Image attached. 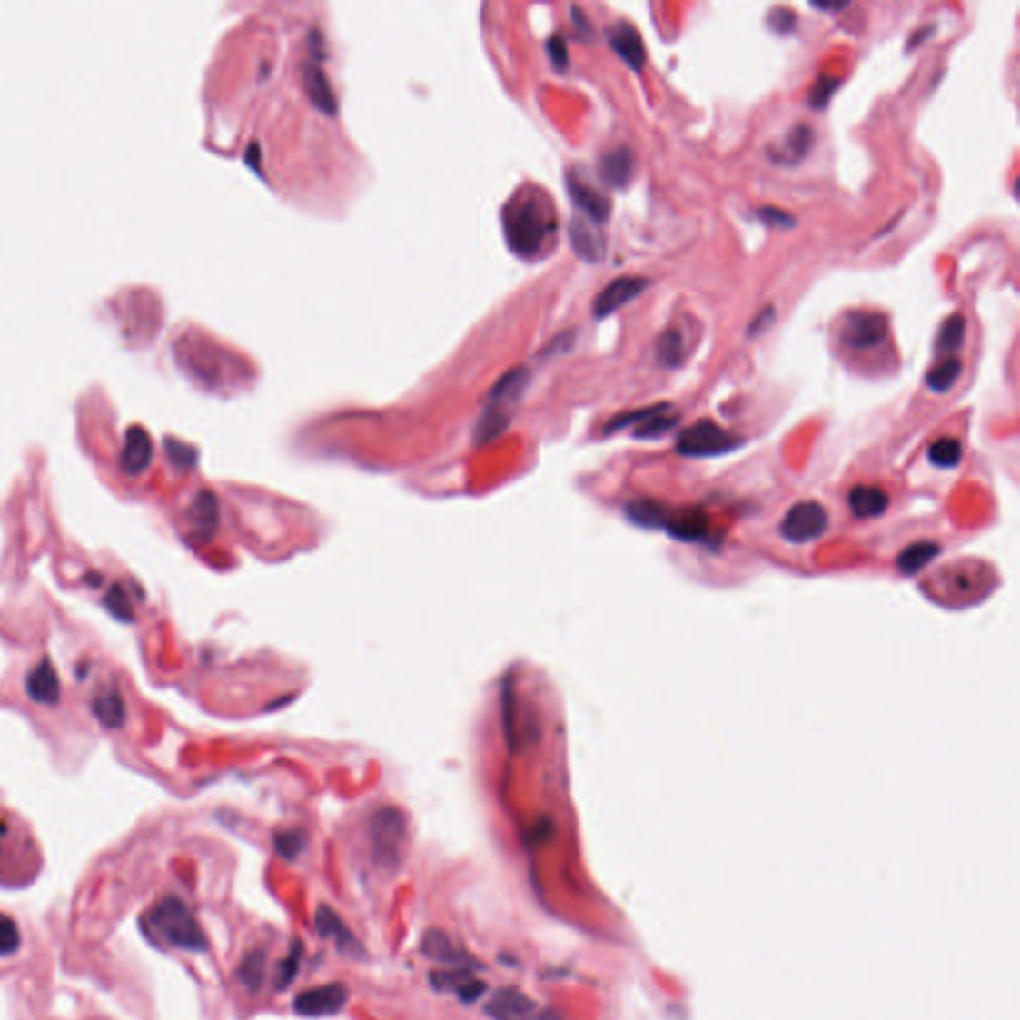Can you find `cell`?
<instances>
[{
  "label": "cell",
  "instance_id": "24",
  "mask_svg": "<svg viewBox=\"0 0 1020 1020\" xmlns=\"http://www.w3.org/2000/svg\"><path fill=\"white\" fill-rule=\"evenodd\" d=\"M303 955H305V946H303L302 939H293L292 945H290V951H287V955H285V959L280 965H277L275 981H273L275 991H287V988L293 985L297 973H300Z\"/></svg>",
  "mask_w": 1020,
  "mask_h": 1020
},
{
  "label": "cell",
  "instance_id": "28",
  "mask_svg": "<svg viewBox=\"0 0 1020 1020\" xmlns=\"http://www.w3.org/2000/svg\"><path fill=\"white\" fill-rule=\"evenodd\" d=\"M666 529L679 540H699L706 534L708 520L702 512H688L684 517L668 520Z\"/></svg>",
  "mask_w": 1020,
  "mask_h": 1020
},
{
  "label": "cell",
  "instance_id": "36",
  "mask_svg": "<svg viewBox=\"0 0 1020 1020\" xmlns=\"http://www.w3.org/2000/svg\"><path fill=\"white\" fill-rule=\"evenodd\" d=\"M664 413H666V411L652 415L650 419L642 421V425L636 429L634 435L640 437V439H656V437L664 435V432H668L678 422V417H668Z\"/></svg>",
  "mask_w": 1020,
  "mask_h": 1020
},
{
  "label": "cell",
  "instance_id": "27",
  "mask_svg": "<svg viewBox=\"0 0 1020 1020\" xmlns=\"http://www.w3.org/2000/svg\"><path fill=\"white\" fill-rule=\"evenodd\" d=\"M961 371H963V363L959 359L956 357L945 359L926 373V387L933 389L935 393H945V391H949L956 383Z\"/></svg>",
  "mask_w": 1020,
  "mask_h": 1020
},
{
  "label": "cell",
  "instance_id": "21",
  "mask_svg": "<svg viewBox=\"0 0 1020 1020\" xmlns=\"http://www.w3.org/2000/svg\"><path fill=\"white\" fill-rule=\"evenodd\" d=\"M92 712L102 726L120 728L126 721V706H124L120 689L116 686L102 688L92 702Z\"/></svg>",
  "mask_w": 1020,
  "mask_h": 1020
},
{
  "label": "cell",
  "instance_id": "23",
  "mask_svg": "<svg viewBox=\"0 0 1020 1020\" xmlns=\"http://www.w3.org/2000/svg\"><path fill=\"white\" fill-rule=\"evenodd\" d=\"M811 144L813 132L806 124H801V126H796L787 134V138L783 140L777 152H769V158L779 163H797L807 156Z\"/></svg>",
  "mask_w": 1020,
  "mask_h": 1020
},
{
  "label": "cell",
  "instance_id": "33",
  "mask_svg": "<svg viewBox=\"0 0 1020 1020\" xmlns=\"http://www.w3.org/2000/svg\"><path fill=\"white\" fill-rule=\"evenodd\" d=\"M965 342V319L963 315H951L943 323L939 337H936V349L939 352H956Z\"/></svg>",
  "mask_w": 1020,
  "mask_h": 1020
},
{
  "label": "cell",
  "instance_id": "30",
  "mask_svg": "<svg viewBox=\"0 0 1020 1020\" xmlns=\"http://www.w3.org/2000/svg\"><path fill=\"white\" fill-rule=\"evenodd\" d=\"M273 847L285 861H295L307 847V836L300 829L280 831L273 836Z\"/></svg>",
  "mask_w": 1020,
  "mask_h": 1020
},
{
  "label": "cell",
  "instance_id": "9",
  "mask_svg": "<svg viewBox=\"0 0 1020 1020\" xmlns=\"http://www.w3.org/2000/svg\"><path fill=\"white\" fill-rule=\"evenodd\" d=\"M484 1015L492 1020H540L542 1008L520 988L504 986L484 1005Z\"/></svg>",
  "mask_w": 1020,
  "mask_h": 1020
},
{
  "label": "cell",
  "instance_id": "32",
  "mask_svg": "<svg viewBox=\"0 0 1020 1020\" xmlns=\"http://www.w3.org/2000/svg\"><path fill=\"white\" fill-rule=\"evenodd\" d=\"M658 359L668 369H676L684 361V342L678 332H666L658 342Z\"/></svg>",
  "mask_w": 1020,
  "mask_h": 1020
},
{
  "label": "cell",
  "instance_id": "17",
  "mask_svg": "<svg viewBox=\"0 0 1020 1020\" xmlns=\"http://www.w3.org/2000/svg\"><path fill=\"white\" fill-rule=\"evenodd\" d=\"M26 694L36 704H56L60 699V682L53 662L45 658L28 672Z\"/></svg>",
  "mask_w": 1020,
  "mask_h": 1020
},
{
  "label": "cell",
  "instance_id": "12",
  "mask_svg": "<svg viewBox=\"0 0 1020 1020\" xmlns=\"http://www.w3.org/2000/svg\"><path fill=\"white\" fill-rule=\"evenodd\" d=\"M606 38L610 43L614 53L620 56L632 70H642L646 64V46L640 33L626 20H618L612 26H608Z\"/></svg>",
  "mask_w": 1020,
  "mask_h": 1020
},
{
  "label": "cell",
  "instance_id": "35",
  "mask_svg": "<svg viewBox=\"0 0 1020 1020\" xmlns=\"http://www.w3.org/2000/svg\"><path fill=\"white\" fill-rule=\"evenodd\" d=\"M20 949V929L15 919L0 913V956H10Z\"/></svg>",
  "mask_w": 1020,
  "mask_h": 1020
},
{
  "label": "cell",
  "instance_id": "13",
  "mask_svg": "<svg viewBox=\"0 0 1020 1020\" xmlns=\"http://www.w3.org/2000/svg\"><path fill=\"white\" fill-rule=\"evenodd\" d=\"M570 242L576 255L589 263H599L606 255V240L599 223L589 218H574L570 223Z\"/></svg>",
  "mask_w": 1020,
  "mask_h": 1020
},
{
  "label": "cell",
  "instance_id": "8",
  "mask_svg": "<svg viewBox=\"0 0 1020 1020\" xmlns=\"http://www.w3.org/2000/svg\"><path fill=\"white\" fill-rule=\"evenodd\" d=\"M315 929L322 939L333 941L337 953L345 956V959L363 961L367 951L363 943H361L353 931L349 929L347 923L339 916V913L332 905H319L315 911Z\"/></svg>",
  "mask_w": 1020,
  "mask_h": 1020
},
{
  "label": "cell",
  "instance_id": "19",
  "mask_svg": "<svg viewBox=\"0 0 1020 1020\" xmlns=\"http://www.w3.org/2000/svg\"><path fill=\"white\" fill-rule=\"evenodd\" d=\"M600 176L612 188H626L634 176V156L632 152L620 146L604 153L600 162Z\"/></svg>",
  "mask_w": 1020,
  "mask_h": 1020
},
{
  "label": "cell",
  "instance_id": "6",
  "mask_svg": "<svg viewBox=\"0 0 1020 1020\" xmlns=\"http://www.w3.org/2000/svg\"><path fill=\"white\" fill-rule=\"evenodd\" d=\"M827 512L819 502L803 500L791 507L781 520V537L793 544H806L819 539L827 530Z\"/></svg>",
  "mask_w": 1020,
  "mask_h": 1020
},
{
  "label": "cell",
  "instance_id": "11",
  "mask_svg": "<svg viewBox=\"0 0 1020 1020\" xmlns=\"http://www.w3.org/2000/svg\"><path fill=\"white\" fill-rule=\"evenodd\" d=\"M648 285H650V280H646V277H638V275L618 277V280L608 283L599 293V297L594 300V315L602 319L618 312V309L624 307L626 303H630L642 292H646Z\"/></svg>",
  "mask_w": 1020,
  "mask_h": 1020
},
{
  "label": "cell",
  "instance_id": "38",
  "mask_svg": "<svg viewBox=\"0 0 1020 1020\" xmlns=\"http://www.w3.org/2000/svg\"><path fill=\"white\" fill-rule=\"evenodd\" d=\"M668 409H672V407H669L668 403H662V405H654V407L640 409V411H632V413H624V415H620V417H616V419L610 422V425L606 427V432H614V431L622 429V427L634 425V422H642V421H646V419H650L652 415L662 413V411H668Z\"/></svg>",
  "mask_w": 1020,
  "mask_h": 1020
},
{
  "label": "cell",
  "instance_id": "40",
  "mask_svg": "<svg viewBox=\"0 0 1020 1020\" xmlns=\"http://www.w3.org/2000/svg\"><path fill=\"white\" fill-rule=\"evenodd\" d=\"M546 50H549V56L552 60V64L556 70L564 72L570 64V58H569V48H566V43L562 36H552L549 43H546Z\"/></svg>",
  "mask_w": 1020,
  "mask_h": 1020
},
{
  "label": "cell",
  "instance_id": "25",
  "mask_svg": "<svg viewBox=\"0 0 1020 1020\" xmlns=\"http://www.w3.org/2000/svg\"><path fill=\"white\" fill-rule=\"evenodd\" d=\"M941 552L939 544L935 542H915L911 544L909 549H905L901 552V556L897 559L899 564V570L903 574H916L919 572L923 566L929 564L936 554Z\"/></svg>",
  "mask_w": 1020,
  "mask_h": 1020
},
{
  "label": "cell",
  "instance_id": "37",
  "mask_svg": "<svg viewBox=\"0 0 1020 1020\" xmlns=\"http://www.w3.org/2000/svg\"><path fill=\"white\" fill-rule=\"evenodd\" d=\"M839 84H841V80H839V78L821 76V78L816 82V86H813V90H811L809 104H811L813 108L823 110V108H826V106L829 104V100H831V96H833V92H836V90L839 88Z\"/></svg>",
  "mask_w": 1020,
  "mask_h": 1020
},
{
  "label": "cell",
  "instance_id": "45",
  "mask_svg": "<svg viewBox=\"0 0 1020 1020\" xmlns=\"http://www.w3.org/2000/svg\"><path fill=\"white\" fill-rule=\"evenodd\" d=\"M811 6H816L819 10H841L847 6V3H819V0H816V3H811Z\"/></svg>",
  "mask_w": 1020,
  "mask_h": 1020
},
{
  "label": "cell",
  "instance_id": "42",
  "mask_svg": "<svg viewBox=\"0 0 1020 1020\" xmlns=\"http://www.w3.org/2000/svg\"><path fill=\"white\" fill-rule=\"evenodd\" d=\"M758 215L761 222H766L767 225H777V228H793V225H796V220H793L791 213L777 208H761Z\"/></svg>",
  "mask_w": 1020,
  "mask_h": 1020
},
{
  "label": "cell",
  "instance_id": "26",
  "mask_svg": "<svg viewBox=\"0 0 1020 1020\" xmlns=\"http://www.w3.org/2000/svg\"><path fill=\"white\" fill-rule=\"evenodd\" d=\"M238 978L250 993L260 991L265 978V953L262 949H253L243 956L238 966Z\"/></svg>",
  "mask_w": 1020,
  "mask_h": 1020
},
{
  "label": "cell",
  "instance_id": "29",
  "mask_svg": "<svg viewBox=\"0 0 1020 1020\" xmlns=\"http://www.w3.org/2000/svg\"><path fill=\"white\" fill-rule=\"evenodd\" d=\"M963 447L961 442L953 437L936 439L929 447V460L939 469H953L961 462Z\"/></svg>",
  "mask_w": 1020,
  "mask_h": 1020
},
{
  "label": "cell",
  "instance_id": "46",
  "mask_svg": "<svg viewBox=\"0 0 1020 1020\" xmlns=\"http://www.w3.org/2000/svg\"><path fill=\"white\" fill-rule=\"evenodd\" d=\"M540 1020H564L559 1013L554 1011H542V1018Z\"/></svg>",
  "mask_w": 1020,
  "mask_h": 1020
},
{
  "label": "cell",
  "instance_id": "16",
  "mask_svg": "<svg viewBox=\"0 0 1020 1020\" xmlns=\"http://www.w3.org/2000/svg\"><path fill=\"white\" fill-rule=\"evenodd\" d=\"M421 951H422V955L429 956L431 961L452 965L457 968H467L469 965L475 963V961H472V956H469L467 953H462L459 946L452 945L449 936L439 929H429L425 935H422Z\"/></svg>",
  "mask_w": 1020,
  "mask_h": 1020
},
{
  "label": "cell",
  "instance_id": "31",
  "mask_svg": "<svg viewBox=\"0 0 1020 1020\" xmlns=\"http://www.w3.org/2000/svg\"><path fill=\"white\" fill-rule=\"evenodd\" d=\"M472 976H475V975H472V971H469V968H455V971H432L431 976H429V983L439 993L459 995L460 988L465 986Z\"/></svg>",
  "mask_w": 1020,
  "mask_h": 1020
},
{
  "label": "cell",
  "instance_id": "4",
  "mask_svg": "<svg viewBox=\"0 0 1020 1020\" xmlns=\"http://www.w3.org/2000/svg\"><path fill=\"white\" fill-rule=\"evenodd\" d=\"M371 853L377 867L395 871L403 863L407 845V821L395 807H381L369 821Z\"/></svg>",
  "mask_w": 1020,
  "mask_h": 1020
},
{
  "label": "cell",
  "instance_id": "22",
  "mask_svg": "<svg viewBox=\"0 0 1020 1020\" xmlns=\"http://www.w3.org/2000/svg\"><path fill=\"white\" fill-rule=\"evenodd\" d=\"M849 507L857 519H875L889 507V497L877 487H855L849 492Z\"/></svg>",
  "mask_w": 1020,
  "mask_h": 1020
},
{
  "label": "cell",
  "instance_id": "7",
  "mask_svg": "<svg viewBox=\"0 0 1020 1020\" xmlns=\"http://www.w3.org/2000/svg\"><path fill=\"white\" fill-rule=\"evenodd\" d=\"M349 1003V988L343 983L319 985L293 998V1013L305 1018H325L343 1013Z\"/></svg>",
  "mask_w": 1020,
  "mask_h": 1020
},
{
  "label": "cell",
  "instance_id": "39",
  "mask_svg": "<svg viewBox=\"0 0 1020 1020\" xmlns=\"http://www.w3.org/2000/svg\"><path fill=\"white\" fill-rule=\"evenodd\" d=\"M106 608L118 618V620H124V622L132 620V608H130L128 594L124 592L120 584H114L110 589V592L106 596Z\"/></svg>",
  "mask_w": 1020,
  "mask_h": 1020
},
{
  "label": "cell",
  "instance_id": "41",
  "mask_svg": "<svg viewBox=\"0 0 1020 1020\" xmlns=\"http://www.w3.org/2000/svg\"><path fill=\"white\" fill-rule=\"evenodd\" d=\"M796 15L791 13L787 8H774L769 13V26L776 30L777 35H787L791 33L793 28H796Z\"/></svg>",
  "mask_w": 1020,
  "mask_h": 1020
},
{
  "label": "cell",
  "instance_id": "20",
  "mask_svg": "<svg viewBox=\"0 0 1020 1020\" xmlns=\"http://www.w3.org/2000/svg\"><path fill=\"white\" fill-rule=\"evenodd\" d=\"M303 86L307 90L309 100H312L319 110L325 112V114H335L337 100L333 94V88L329 84L325 72L315 66L313 62L303 66Z\"/></svg>",
  "mask_w": 1020,
  "mask_h": 1020
},
{
  "label": "cell",
  "instance_id": "2",
  "mask_svg": "<svg viewBox=\"0 0 1020 1020\" xmlns=\"http://www.w3.org/2000/svg\"><path fill=\"white\" fill-rule=\"evenodd\" d=\"M148 921L162 939L176 949L190 953L208 951V936L195 921L190 906L180 897H173V895L163 897L152 909Z\"/></svg>",
  "mask_w": 1020,
  "mask_h": 1020
},
{
  "label": "cell",
  "instance_id": "15",
  "mask_svg": "<svg viewBox=\"0 0 1020 1020\" xmlns=\"http://www.w3.org/2000/svg\"><path fill=\"white\" fill-rule=\"evenodd\" d=\"M569 192L572 202L576 203V208L584 213V218H589L594 223H604L608 218H610V212H612L610 200H608L599 190H594L592 185L570 176Z\"/></svg>",
  "mask_w": 1020,
  "mask_h": 1020
},
{
  "label": "cell",
  "instance_id": "1",
  "mask_svg": "<svg viewBox=\"0 0 1020 1020\" xmlns=\"http://www.w3.org/2000/svg\"><path fill=\"white\" fill-rule=\"evenodd\" d=\"M502 222L510 250L520 257L539 255L556 230L552 205L540 192L514 193L502 212Z\"/></svg>",
  "mask_w": 1020,
  "mask_h": 1020
},
{
  "label": "cell",
  "instance_id": "44",
  "mask_svg": "<svg viewBox=\"0 0 1020 1020\" xmlns=\"http://www.w3.org/2000/svg\"><path fill=\"white\" fill-rule=\"evenodd\" d=\"M774 317H776V312H774V307H771V305H767L766 309H761V313H759V315L754 319V322H751V325L748 327V337H756L758 333L766 332V329L769 327V323L774 322Z\"/></svg>",
  "mask_w": 1020,
  "mask_h": 1020
},
{
  "label": "cell",
  "instance_id": "43",
  "mask_svg": "<svg viewBox=\"0 0 1020 1020\" xmlns=\"http://www.w3.org/2000/svg\"><path fill=\"white\" fill-rule=\"evenodd\" d=\"M166 449H168V452H170V457H172L173 462H178V465H183V467L193 465L195 452H193L190 447L182 445V442H178V441H168V442H166Z\"/></svg>",
  "mask_w": 1020,
  "mask_h": 1020
},
{
  "label": "cell",
  "instance_id": "34",
  "mask_svg": "<svg viewBox=\"0 0 1020 1020\" xmlns=\"http://www.w3.org/2000/svg\"><path fill=\"white\" fill-rule=\"evenodd\" d=\"M626 510H628V517H630L634 522L642 524V527H662L666 522L664 509L656 502L636 500Z\"/></svg>",
  "mask_w": 1020,
  "mask_h": 1020
},
{
  "label": "cell",
  "instance_id": "10",
  "mask_svg": "<svg viewBox=\"0 0 1020 1020\" xmlns=\"http://www.w3.org/2000/svg\"><path fill=\"white\" fill-rule=\"evenodd\" d=\"M887 333L889 323L885 315L875 312H855L845 319L841 337L853 349H871L883 343L887 339Z\"/></svg>",
  "mask_w": 1020,
  "mask_h": 1020
},
{
  "label": "cell",
  "instance_id": "18",
  "mask_svg": "<svg viewBox=\"0 0 1020 1020\" xmlns=\"http://www.w3.org/2000/svg\"><path fill=\"white\" fill-rule=\"evenodd\" d=\"M190 522L193 527L195 537L203 542L210 540L213 537V532L218 530L220 509H218V500H215L210 490H202L192 502Z\"/></svg>",
  "mask_w": 1020,
  "mask_h": 1020
},
{
  "label": "cell",
  "instance_id": "5",
  "mask_svg": "<svg viewBox=\"0 0 1020 1020\" xmlns=\"http://www.w3.org/2000/svg\"><path fill=\"white\" fill-rule=\"evenodd\" d=\"M738 441L714 421H698L678 437V452L684 457H716L736 449Z\"/></svg>",
  "mask_w": 1020,
  "mask_h": 1020
},
{
  "label": "cell",
  "instance_id": "3",
  "mask_svg": "<svg viewBox=\"0 0 1020 1020\" xmlns=\"http://www.w3.org/2000/svg\"><path fill=\"white\" fill-rule=\"evenodd\" d=\"M530 371L527 367H517L509 371L494 389L489 393L487 409L482 411V415L477 422L475 429V441L477 445H484L502 435L507 431L509 422L512 419V409L519 403L524 389L529 387Z\"/></svg>",
  "mask_w": 1020,
  "mask_h": 1020
},
{
  "label": "cell",
  "instance_id": "14",
  "mask_svg": "<svg viewBox=\"0 0 1020 1020\" xmlns=\"http://www.w3.org/2000/svg\"><path fill=\"white\" fill-rule=\"evenodd\" d=\"M153 455L152 439L142 427H130L126 431V441H124V449L120 455L122 470L128 475L136 477L142 475L144 470L150 467Z\"/></svg>",
  "mask_w": 1020,
  "mask_h": 1020
}]
</instances>
